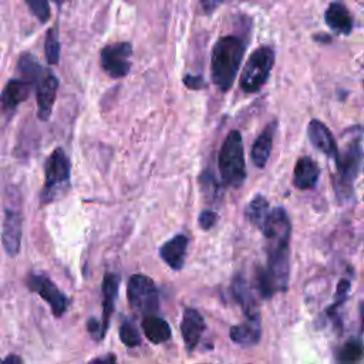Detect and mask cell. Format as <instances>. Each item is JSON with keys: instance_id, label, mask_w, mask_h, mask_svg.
I'll return each instance as SVG.
<instances>
[{"instance_id": "obj_1", "label": "cell", "mask_w": 364, "mask_h": 364, "mask_svg": "<svg viewBox=\"0 0 364 364\" xmlns=\"http://www.w3.org/2000/svg\"><path fill=\"white\" fill-rule=\"evenodd\" d=\"M262 232L266 239L267 266L257 267L256 287L263 299H269L277 291H286L289 284L291 225L287 212L280 206L272 209Z\"/></svg>"}, {"instance_id": "obj_2", "label": "cell", "mask_w": 364, "mask_h": 364, "mask_svg": "<svg viewBox=\"0 0 364 364\" xmlns=\"http://www.w3.org/2000/svg\"><path fill=\"white\" fill-rule=\"evenodd\" d=\"M363 134L364 129L360 125L346 129L343 134L341 151L337 149L333 186L340 202L348 200L353 195L354 179L360 172L363 161Z\"/></svg>"}, {"instance_id": "obj_3", "label": "cell", "mask_w": 364, "mask_h": 364, "mask_svg": "<svg viewBox=\"0 0 364 364\" xmlns=\"http://www.w3.org/2000/svg\"><path fill=\"white\" fill-rule=\"evenodd\" d=\"M243 54L245 44L236 36H225L215 43L210 60V74L213 84L220 91L225 92L233 85Z\"/></svg>"}, {"instance_id": "obj_4", "label": "cell", "mask_w": 364, "mask_h": 364, "mask_svg": "<svg viewBox=\"0 0 364 364\" xmlns=\"http://www.w3.org/2000/svg\"><path fill=\"white\" fill-rule=\"evenodd\" d=\"M219 173L225 185L237 188L246 178L243 142L239 131L233 129L225 138L218 159Z\"/></svg>"}, {"instance_id": "obj_5", "label": "cell", "mask_w": 364, "mask_h": 364, "mask_svg": "<svg viewBox=\"0 0 364 364\" xmlns=\"http://www.w3.org/2000/svg\"><path fill=\"white\" fill-rule=\"evenodd\" d=\"M44 186L40 192V202L43 205L60 198L70 186V161L63 148H55L47 158Z\"/></svg>"}, {"instance_id": "obj_6", "label": "cell", "mask_w": 364, "mask_h": 364, "mask_svg": "<svg viewBox=\"0 0 364 364\" xmlns=\"http://www.w3.org/2000/svg\"><path fill=\"white\" fill-rule=\"evenodd\" d=\"M274 64V51L269 46L257 47L246 61L240 74V88L245 92L259 91L267 81Z\"/></svg>"}, {"instance_id": "obj_7", "label": "cell", "mask_w": 364, "mask_h": 364, "mask_svg": "<svg viewBox=\"0 0 364 364\" xmlns=\"http://www.w3.org/2000/svg\"><path fill=\"white\" fill-rule=\"evenodd\" d=\"M127 296L131 307L146 316H152L159 306V293L154 280L145 274L131 276L127 287Z\"/></svg>"}, {"instance_id": "obj_8", "label": "cell", "mask_w": 364, "mask_h": 364, "mask_svg": "<svg viewBox=\"0 0 364 364\" xmlns=\"http://www.w3.org/2000/svg\"><path fill=\"white\" fill-rule=\"evenodd\" d=\"M132 46L129 43L108 44L101 50V65L112 78H122L131 70Z\"/></svg>"}, {"instance_id": "obj_9", "label": "cell", "mask_w": 364, "mask_h": 364, "mask_svg": "<svg viewBox=\"0 0 364 364\" xmlns=\"http://www.w3.org/2000/svg\"><path fill=\"white\" fill-rule=\"evenodd\" d=\"M27 286L31 291L37 293L44 301H47L55 317H60L65 313L68 299L47 276L30 274L27 279Z\"/></svg>"}, {"instance_id": "obj_10", "label": "cell", "mask_w": 364, "mask_h": 364, "mask_svg": "<svg viewBox=\"0 0 364 364\" xmlns=\"http://www.w3.org/2000/svg\"><path fill=\"white\" fill-rule=\"evenodd\" d=\"M21 212L16 206L4 208V220H3V232L1 240L6 253L11 257L17 256L20 252L21 243Z\"/></svg>"}, {"instance_id": "obj_11", "label": "cell", "mask_w": 364, "mask_h": 364, "mask_svg": "<svg viewBox=\"0 0 364 364\" xmlns=\"http://www.w3.org/2000/svg\"><path fill=\"white\" fill-rule=\"evenodd\" d=\"M37 87V117L41 121H47L53 112V107L57 97L58 80L51 71H44L41 78L36 84Z\"/></svg>"}, {"instance_id": "obj_12", "label": "cell", "mask_w": 364, "mask_h": 364, "mask_svg": "<svg viewBox=\"0 0 364 364\" xmlns=\"http://www.w3.org/2000/svg\"><path fill=\"white\" fill-rule=\"evenodd\" d=\"M33 85L34 84H31L23 78L10 80L6 84L4 90L1 91V95H0L1 114L11 115L16 111V108L20 105V102H23L30 95Z\"/></svg>"}, {"instance_id": "obj_13", "label": "cell", "mask_w": 364, "mask_h": 364, "mask_svg": "<svg viewBox=\"0 0 364 364\" xmlns=\"http://www.w3.org/2000/svg\"><path fill=\"white\" fill-rule=\"evenodd\" d=\"M307 135L311 142V145L323 152L324 155L336 159L337 156V142L330 132V129L318 119H311L307 125Z\"/></svg>"}, {"instance_id": "obj_14", "label": "cell", "mask_w": 364, "mask_h": 364, "mask_svg": "<svg viewBox=\"0 0 364 364\" xmlns=\"http://www.w3.org/2000/svg\"><path fill=\"white\" fill-rule=\"evenodd\" d=\"M203 330L205 320L202 314L195 309H185L181 321V333L188 351H192L198 346Z\"/></svg>"}, {"instance_id": "obj_15", "label": "cell", "mask_w": 364, "mask_h": 364, "mask_svg": "<svg viewBox=\"0 0 364 364\" xmlns=\"http://www.w3.org/2000/svg\"><path fill=\"white\" fill-rule=\"evenodd\" d=\"M119 277L115 273H107L102 280V318H101V331L102 338L109 327L111 316L114 311L115 300L118 296Z\"/></svg>"}, {"instance_id": "obj_16", "label": "cell", "mask_w": 364, "mask_h": 364, "mask_svg": "<svg viewBox=\"0 0 364 364\" xmlns=\"http://www.w3.org/2000/svg\"><path fill=\"white\" fill-rule=\"evenodd\" d=\"M186 246L188 237L185 235H176L161 246L159 256L172 270H181L185 263Z\"/></svg>"}, {"instance_id": "obj_17", "label": "cell", "mask_w": 364, "mask_h": 364, "mask_svg": "<svg viewBox=\"0 0 364 364\" xmlns=\"http://www.w3.org/2000/svg\"><path fill=\"white\" fill-rule=\"evenodd\" d=\"M232 294L235 297V300L239 303V306L242 307L246 320H260V314H259V309L256 304V300L249 289L247 282L245 280L243 276L237 274L233 282H232Z\"/></svg>"}, {"instance_id": "obj_18", "label": "cell", "mask_w": 364, "mask_h": 364, "mask_svg": "<svg viewBox=\"0 0 364 364\" xmlns=\"http://www.w3.org/2000/svg\"><path fill=\"white\" fill-rule=\"evenodd\" d=\"M320 176V168L310 156H301L297 159L293 172V185L297 189L306 191L316 185Z\"/></svg>"}, {"instance_id": "obj_19", "label": "cell", "mask_w": 364, "mask_h": 364, "mask_svg": "<svg viewBox=\"0 0 364 364\" xmlns=\"http://www.w3.org/2000/svg\"><path fill=\"white\" fill-rule=\"evenodd\" d=\"M324 20L327 26L338 34L347 36L353 28L351 14L348 9L341 3H330L324 13Z\"/></svg>"}, {"instance_id": "obj_20", "label": "cell", "mask_w": 364, "mask_h": 364, "mask_svg": "<svg viewBox=\"0 0 364 364\" xmlns=\"http://www.w3.org/2000/svg\"><path fill=\"white\" fill-rule=\"evenodd\" d=\"M276 121H272L266 125V128L262 131V134L257 136L252 146V161L257 168H264L270 152H272V144H273V135L276 131Z\"/></svg>"}, {"instance_id": "obj_21", "label": "cell", "mask_w": 364, "mask_h": 364, "mask_svg": "<svg viewBox=\"0 0 364 364\" xmlns=\"http://www.w3.org/2000/svg\"><path fill=\"white\" fill-rule=\"evenodd\" d=\"M142 331H144L145 337L154 344H161L171 338L169 324L164 318H161L155 314L146 316L142 320Z\"/></svg>"}, {"instance_id": "obj_22", "label": "cell", "mask_w": 364, "mask_h": 364, "mask_svg": "<svg viewBox=\"0 0 364 364\" xmlns=\"http://www.w3.org/2000/svg\"><path fill=\"white\" fill-rule=\"evenodd\" d=\"M230 338L240 346H255L260 338V320H246L230 327Z\"/></svg>"}, {"instance_id": "obj_23", "label": "cell", "mask_w": 364, "mask_h": 364, "mask_svg": "<svg viewBox=\"0 0 364 364\" xmlns=\"http://www.w3.org/2000/svg\"><path fill=\"white\" fill-rule=\"evenodd\" d=\"M269 202L263 195H256L246 208V216L249 222L257 229H263V225L269 216Z\"/></svg>"}, {"instance_id": "obj_24", "label": "cell", "mask_w": 364, "mask_h": 364, "mask_svg": "<svg viewBox=\"0 0 364 364\" xmlns=\"http://www.w3.org/2000/svg\"><path fill=\"white\" fill-rule=\"evenodd\" d=\"M17 68H18L21 78L31 84H37V81L44 74L43 67L34 60V57L31 54H21V57L18 58V63H17Z\"/></svg>"}, {"instance_id": "obj_25", "label": "cell", "mask_w": 364, "mask_h": 364, "mask_svg": "<svg viewBox=\"0 0 364 364\" xmlns=\"http://www.w3.org/2000/svg\"><path fill=\"white\" fill-rule=\"evenodd\" d=\"M364 348L363 343L358 338H350L343 344L338 351V361L341 364H354L363 357Z\"/></svg>"}, {"instance_id": "obj_26", "label": "cell", "mask_w": 364, "mask_h": 364, "mask_svg": "<svg viewBox=\"0 0 364 364\" xmlns=\"http://www.w3.org/2000/svg\"><path fill=\"white\" fill-rule=\"evenodd\" d=\"M44 53L48 64H57L60 58V41L57 34V27H51L47 31L46 43H44Z\"/></svg>"}, {"instance_id": "obj_27", "label": "cell", "mask_w": 364, "mask_h": 364, "mask_svg": "<svg viewBox=\"0 0 364 364\" xmlns=\"http://www.w3.org/2000/svg\"><path fill=\"white\" fill-rule=\"evenodd\" d=\"M119 338L128 347H136L141 344V336L131 321H124L119 327Z\"/></svg>"}, {"instance_id": "obj_28", "label": "cell", "mask_w": 364, "mask_h": 364, "mask_svg": "<svg viewBox=\"0 0 364 364\" xmlns=\"http://www.w3.org/2000/svg\"><path fill=\"white\" fill-rule=\"evenodd\" d=\"M26 4L30 7L33 14L41 21H47L50 18V7L48 3L44 0H27Z\"/></svg>"}, {"instance_id": "obj_29", "label": "cell", "mask_w": 364, "mask_h": 364, "mask_svg": "<svg viewBox=\"0 0 364 364\" xmlns=\"http://www.w3.org/2000/svg\"><path fill=\"white\" fill-rule=\"evenodd\" d=\"M348 291H350V282H348V280H346V279L340 280V282H338V286H337L336 301H334V304L328 309V316L336 314V310H337V309L344 303V300H346V297H347Z\"/></svg>"}, {"instance_id": "obj_30", "label": "cell", "mask_w": 364, "mask_h": 364, "mask_svg": "<svg viewBox=\"0 0 364 364\" xmlns=\"http://www.w3.org/2000/svg\"><path fill=\"white\" fill-rule=\"evenodd\" d=\"M216 220H218V215H216V212L209 210V209L202 210V212H200V215H199V219H198V222H199L200 228H202V229H205V230H208V229L213 228V225L216 223Z\"/></svg>"}, {"instance_id": "obj_31", "label": "cell", "mask_w": 364, "mask_h": 364, "mask_svg": "<svg viewBox=\"0 0 364 364\" xmlns=\"http://www.w3.org/2000/svg\"><path fill=\"white\" fill-rule=\"evenodd\" d=\"M183 84H185L188 88H191V90H199V88H203V87H205V81H203L202 77H199V75H191V74H188V75L183 77Z\"/></svg>"}, {"instance_id": "obj_32", "label": "cell", "mask_w": 364, "mask_h": 364, "mask_svg": "<svg viewBox=\"0 0 364 364\" xmlns=\"http://www.w3.org/2000/svg\"><path fill=\"white\" fill-rule=\"evenodd\" d=\"M90 364H117V357L115 354H105L102 357H98V358H94L90 361Z\"/></svg>"}, {"instance_id": "obj_33", "label": "cell", "mask_w": 364, "mask_h": 364, "mask_svg": "<svg viewBox=\"0 0 364 364\" xmlns=\"http://www.w3.org/2000/svg\"><path fill=\"white\" fill-rule=\"evenodd\" d=\"M0 364H23V360L20 355H16V354H10L4 358L0 360Z\"/></svg>"}, {"instance_id": "obj_34", "label": "cell", "mask_w": 364, "mask_h": 364, "mask_svg": "<svg viewBox=\"0 0 364 364\" xmlns=\"http://www.w3.org/2000/svg\"><path fill=\"white\" fill-rule=\"evenodd\" d=\"M202 6L205 7V10H206V11H212V10H213V9L216 7V6H219V3H210V1H203V3H202Z\"/></svg>"}]
</instances>
